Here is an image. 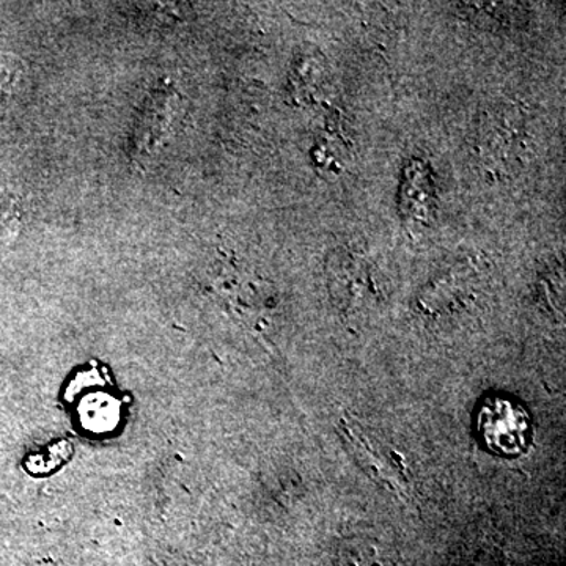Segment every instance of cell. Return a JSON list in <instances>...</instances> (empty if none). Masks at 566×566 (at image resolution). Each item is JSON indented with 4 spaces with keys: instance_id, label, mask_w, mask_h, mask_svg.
<instances>
[{
    "instance_id": "obj_1",
    "label": "cell",
    "mask_w": 566,
    "mask_h": 566,
    "mask_svg": "<svg viewBox=\"0 0 566 566\" xmlns=\"http://www.w3.org/2000/svg\"><path fill=\"white\" fill-rule=\"evenodd\" d=\"M480 442L494 455H523L532 442V420L526 408L512 398L488 397L476 412Z\"/></svg>"
},
{
    "instance_id": "obj_2",
    "label": "cell",
    "mask_w": 566,
    "mask_h": 566,
    "mask_svg": "<svg viewBox=\"0 0 566 566\" xmlns=\"http://www.w3.org/2000/svg\"><path fill=\"white\" fill-rule=\"evenodd\" d=\"M178 112H180L178 96L169 88H158L151 93L134 128L132 144L137 156L151 155L156 148L161 147Z\"/></svg>"
},
{
    "instance_id": "obj_3",
    "label": "cell",
    "mask_w": 566,
    "mask_h": 566,
    "mask_svg": "<svg viewBox=\"0 0 566 566\" xmlns=\"http://www.w3.org/2000/svg\"><path fill=\"white\" fill-rule=\"evenodd\" d=\"M318 76H322V73L314 57H305L297 62L293 73V92L297 96L314 95L318 91Z\"/></svg>"
}]
</instances>
